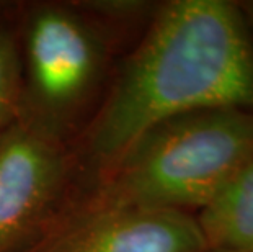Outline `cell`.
<instances>
[{
  "mask_svg": "<svg viewBox=\"0 0 253 252\" xmlns=\"http://www.w3.org/2000/svg\"><path fill=\"white\" fill-rule=\"evenodd\" d=\"M222 106L253 110V33L239 0L157 2L71 146L79 195L149 128Z\"/></svg>",
  "mask_w": 253,
  "mask_h": 252,
  "instance_id": "6da1fadb",
  "label": "cell"
},
{
  "mask_svg": "<svg viewBox=\"0 0 253 252\" xmlns=\"http://www.w3.org/2000/svg\"><path fill=\"white\" fill-rule=\"evenodd\" d=\"M154 0H18L20 125L72 146L98 111Z\"/></svg>",
  "mask_w": 253,
  "mask_h": 252,
  "instance_id": "7a4b0ae2",
  "label": "cell"
},
{
  "mask_svg": "<svg viewBox=\"0 0 253 252\" xmlns=\"http://www.w3.org/2000/svg\"><path fill=\"white\" fill-rule=\"evenodd\" d=\"M252 155L253 110L222 106L188 111L134 139L71 208L196 214Z\"/></svg>",
  "mask_w": 253,
  "mask_h": 252,
  "instance_id": "3957f363",
  "label": "cell"
},
{
  "mask_svg": "<svg viewBox=\"0 0 253 252\" xmlns=\"http://www.w3.org/2000/svg\"><path fill=\"white\" fill-rule=\"evenodd\" d=\"M79 192L71 148L18 123L0 139V252L35 243Z\"/></svg>",
  "mask_w": 253,
  "mask_h": 252,
  "instance_id": "277c9868",
  "label": "cell"
},
{
  "mask_svg": "<svg viewBox=\"0 0 253 252\" xmlns=\"http://www.w3.org/2000/svg\"><path fill=\"white\" fill-rule=\"evenodd\" d=\"M195 214L141 208H71L20 252H203Z\"/></svg>",
  "mask_w": 253,
  "mask_h": 252,
  "instance_id": "5b68a950",
  "label": "cell"
},
{
  "mask_svg": "<svg viewBox=\"0 0 253 252\" xmlns=\"http://www.w3.org/2000/svg\"><path fill=\"white\" fill-rule=\"evenodd\" d=\"M195 218L206 248L253 252V155Z\"/></svg>",
  "mask_w": 253,
  "mask_h": 252,
  "instance_id": "8992f818",
  "label": "cell"
},
{
  "mask_svg": "<svg viewBox=\"0 0 253 252\" xmlns=\"http://www.w3.org/2000/svg\"><path fill=\"white\" fill-rule=\"evenodd\" d=\"M21 74L12 2H0V139L20 121Z\"/></svg>",
  "mask_w": 253,
  "mask_h": 252,
  "instance_id": "52a82bcc",
  "label": "cell"
},
{
  "mask_svg": "<svg viewBox=\"0 0 253 252\" xmlns=\"http://www.w3.org/2000/svg\"><path fill=\"white\" fill-rule=\"evenodd\" d=\"M239 5L244 12V17L249 23L252 33H253V0H239Z\"/></svg>",
  "mask_w": 253,
  "mask_h": 252,
  "instance_id": "ba28073f",
  "label": "cell"
},
{
  "mask_svg": "<svg viewBox=\"0 0 253 252\" xmlns=\"http://www.w3.org/2000/svg\"><path fill=\"white\" fill-rule=\"evenodd\" d=\"M203 252H225V251H217V249H209V248H206Z\"/></svg>",
  "mask_w": 253,
  "mask_h": 252,
  "instance_id": "9c48e42d",
  "label": "cell"
}]
</instances>
